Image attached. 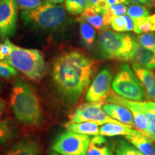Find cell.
<instances>
[{
	"mask_svg": "<svg viewBox=\"0 0 155 155\" xmlns=\"http://www.w3.org/2000/svg\"><path fill=\"white\" fill-rule=\"evenodd\" d=\"M139 45L146 49L155 51V33H145L138 36Z\"/></svg>",
	"mask_w": 155,
	"mask_h": 155,
	"instance_id": "obj_27",
	"label": "cell"
},
{
	"mask_svg": "<svg viewBox=\"0 0 155 155\" xmlns=\"http://www.w3.org/2000/svg\"><path fill=\"white\" fill-rule=\"evenodd\" d=\"M100 134L104 137H116V136H137L141 134V132L125 124L115 123H107L101 126Z\"/></svg>",
	"mask_w": 155,
	"mask_h": 155,
	"instance_id": "obj_14",
	"label": "cell"
},
{
	"mask_svg": "<svg viewBox=\"0 0 155 155\" xmlns=\"http://www.w3.org/2000/svg\"><path fill=\"white\" fill-rule=\"evenodd\" d=\"M90 6V0H65V8L71 15H81Z\"/></svg>",
	"mask_w": 155,
	"mask_h": 155,
	"instance_id": "obj_23",
	"label": "cell"
},
{
	"mask_svg": "<svg viewBox=\"0 0 155 155\" xmlns=\"http://www.w3.org/2000/svg\"><path fill=\"white\" fill-rule=\"evenodd\" d=\"M127 15L131 19H138L141 17H147L150 16V12L146 7L143 5L134 4L128 7Z\"/></svg>",
	"mask_w": 155,
	"mask_h": 155,
	"instance_id": "obj_26",
	"label": "cell"
},
{
	"mask_svg": "<svg viewBox=\"0 0 155 155\" xmlns=\"http://www.w3.org/2000/svg\"><path fill=\"white\" fill-rule=\"evenodd\" d=\"M12 42L8 38H5V40L0 43V60L3 61L7 58L12 51Z\"/></svg>",
	"mask_w": 155,
	"mask_h": 155,
	"instance_id": "obj_31",
	"label": "cell"
},
{
	"mask_svg": "<svg viewBox=\"0 0 155 155\" xmlns=\"http://www.w3.org/2000/svg\"><path fill=\"white\" fill-rule=\"evenodd\" d=\"M112 74L110 69L104 68L98 72L86 93L87 102H98L106 101L111 93Z\"/></svg>",
	"mask_w": 155,
	"mask_h": 155,
	"instance_id": "obj_10",
	"label": "cell"
},
{
	"mask_svg": "<svg viewBox=\"0 0 155 155\" xmlns=\"http://www.w3.org/2000/svg\"><path fill=\"white\" fill-rule=\"evenodd\" d=\"M6 107H7V105H6L5 101L0 98V114H2L5 111Z\"/></svg>",
	"mask_w": 155,
	"mask_h": 155,
	"instance_id": "obj_36",
	"label": "cell"
},
{
	"mask_svg": "<svg viewBox=\"0 0 155 155\" xmlns=\"http://www.w3.org/2000/svg\"><path fill=\"white\" fill-rule=\"evenodd\" d=\"M0 89H1V86H0Z\"/></svg>",
	"mask_w": 155,
	"mask_h": 155,
	"instance_id": "obj_46",
	"label": "cell"
},
{
	"mask_svg": "<svg viewBox=\"0 0 155 155\" xmlns=\"http://www.w3.org/2000/svg\"><path fill=\"white\" fill-rule=\"evenodd\" d=\"M93 7H94L97 13L103 15L106 10H107L111 7V5H109L107 0H98V2Z\"/></svg>",
	"mask_w": 155,
	"mask_h": 155,
	"instance_id": "obj_33",
	"label": "cell"
},
{
	"mask_svg": "<svg viewBox=\"0 0 155 155\" xmlns=\"http://www.w3.org/2000/svg\"><path fill=\"white\" fill-rule=\"evenodd\" d=\"M105 101L98 102H88L78 106L70 116L71 122L91 121L102 126L107 123H115L124 124L121 122L112 119L103 109Z\"/></svg>",
	"mask_w": 155,
	"mask_h": 155,
	"instance_id": "obj_8",
	"label": "cell"
},
{
	"mask_svg": "<svg viewBox=\"0 0 155 155\" xmlns=\"http://www.w3.org/2000/svg\"><path fill=\"white\" fill-rule=\"evenodd\" d=\"M18 71L9 64L0 60V77L3 78L10 79L16 76Z\"/></svg>",
	"mask_w": 155,
	"mask_h": 155,
	"instance_id": "obj_28",
	"label": "cell"
},
{
	"mask_svg": "<svg viewBox=\"0 0 155 155\" xmlns=\"http://www.w3.org/2000/svg\"><path fill=\"white\" fill-rule=\"evenodd\" d=\"M111 8L113 9L114 13L116 16H122L124 15L127 12V6L124 4H117V5L111 6Z\"/></svg>",
	"mask_w": 155,
	"mask_h": 155,
	"instance_id": "obj_34",
	"label": "cell"
},
{
	"mask_svg": "<svg viewBox=\"0 0 155 155\" xmlns=\"http://www.w3.org/2000/svg\"><path fill=\"white\" fill-rule=\"evenodd\" d=\"M10 106L16 119L23 124L38 126L42 122V108L34 89L23 79H15Z\"/></svg>",
	"mask_w": 155,
	"mask_h": 155,
	"instance_id": "obj_2",
	"label": "cell"
},
{
	"mask_svg": "<svg viewBox=\"0 0 155 155\" xmlns=\"http://www.w3.org/2000/svg\"><path fill=\"white\" fill-rule=\"evenodd\" d=\"M132 68L144 87L147 98L151 100V101L155 102V75L154 73L150 69L141 67L135 63L132 64Z\"/></svg>",
	"mask_w": 155,
	"mask_h": 155,
	"instance_id": "obj_13",
	"label": "cell"
},
{
	"mask_svg": "<svg viewBox=\"0 0 155 155\" xmlns=\"http://www.w3.org/2000/svg\"><path fill=\"white\" fill-rule=\"evenodd\" d=\"M48 155H62L61 154H58V153L55 152H50Z\"/></svg>",
	"mask_w": 155,
	"mask_h": 155,
	"instance_id": "obj_42",
	"label": "cell"
},
{
	"mask_svg": "<svg viewBox=\"0 0 155 155\" xmlns=\"http://www.w3.org/2000/svg\"><path fill=\"white\" fill-rule=\"evenodd\" d=\"M134 63L147 69L155 68V51L146 49L138 45L135 55L134 56Z\"/></svg>",
	"mask_w": 155,
	"mask_h": 155,
	"instance_id": "obj_18",
	"label": "cell"
},
{
	"mask_svg": "<svg viewBox=\"0 0 155 155\" xmlns=\"http://www.w3.org/2000/svg\"><path fill=\"white\" fill-rule=\"evenodd\" d=\"M44 2L53 4V5H61L64 2H65V0H44Z\"/></svg>",
	"mask_w": 155,
	"mask_h": 155,
	"instance_id": "obj_37",
	"label": "cell"
},
{
	"mask_svg": "<svg viewBox=\"0 0 155 155\" xmlns=\"http://www.w3.org/2000/svg\"><path fill=\"white\" fill-rule=\"evenodd\" d=\"M116 17V15L114 13V12L111 7L108 8L107 10H106L105 12L103 15V23L104 26L106 29L108 28L109 25H111L113 19Z\"/></svg>",
	"mask_w": 155,
	"mask_h": 155,
	"instance_id": "obj_32",
	"label": "cell"
},
{
	"mask_svg": "<svg viewBox=\"0 0 155 155\" xmlns=\"http://www.w3.org/2000/svg\"><path fill=\"white\" fill-rule=\"evenodd\" d=\"M134 25V31L137 34L149 33L155 31V14L147 17L132 19Z\"/></svg>",
	"mask_w": 155,
	"mask_h": 155,
	"instance_id": "obj_22",
	"label": "cell"
},
{
	"mask_svg": "<svg viewBox=\"0 0 155 155\" xmlns=\"http://www.w3.org/2000/svg\"><path fill=\"white\" fill-rule=\"evenodd\" d=\"M151 104H152V106H153L155 108V102H153V101H151Z\"/></svg>",
	"mask_w": 155,
	"mask_h": 155,
	"instance_id": "obj_43",
	"label": "cell"
},
{
	"mask_svg": "<svg viewBox=\"0 0 155 155\" xmlns=\"http://www.w3.org/2000/svg\"><path fill=\"white\" fill-rule=\"evenodd\" d=\"M115 152L116 155H144L130 142L122 139L116 141Z\"/></svg>",
	"mask_w": 155,
	"mask_h": 155,
	"instance_id": "obj_24",
	"label": "cell"
},
{
	"mask_svg": "<svg viewBox=\"0 0 155 155\" xmlns=\"http://www.w3.org/2000/svg\"><path fill=\"white\" fill-rule=\"evenodd\" d=\"M153 6H154V7L155 8V0H154V5H153Z\"/></svg>",
	"mask_w": 155,
	"mask_h": 155,
	"instance_id": "obj_44",
	"label": "cell"
},
{
	"mask_svg": "<svg viewBox=\"0 0 155 155\" xmlns=\"http://www.w3.org/2000/svg\"><path fill=\"white\" fill-rule=\"evenodd\" d=\"M99 127L100 125L98 124L91 121L78 122V123L71 121L65 125V129L67 130L88 136H96L100 134Z\"/></svg>",
	"mask_w": 155,
	"mask_h": 155,
	"instance_id": "obj_17",
	"label": "cell"
},
{
	"mask_svg": "<svg viewBox=\"0 0 155 155\" xmlns=\"http://www.w3.org/2000/svg\"><path fill=\"white\" fill-rule=\"evenodd\" d=\"M21 18L26 26L42 31L61 30L71 23L65 7L43 2L30 10H22Z\"/></svg>",
	"mask_w": 155,
	"mask_h": 155,
	"instance_id": "obj_4",
	"label": "cell"
},
{
	"mask_svg": "<svg viewBox=\"0 0 155 155\" xmlns=\"http://www.w3.org/2000/svg\"><path fill=\"white\" fill-rule=\"evenodd\" d=\"M106 101L109 103L121 104L129 108L133 115L135 128H137V130L152 140L148 130V123H147V119L141 110L140 101H134L125 99V98L111 92L106 97Z\"/></svg>",
	"mask_w": 155,
	"mask_h": 155,
	"instance_id": "obj_11",
	"label": "cell"
},
{
	"mask_svg": "<svg viewBox=\"0 0 155 155\" xmlns=\"http://www.w3.org/2000/svg\"><path fill=\"white\" fill-rule=\"evenodd\" d=\"M91 141L90 136L67 130L56 137L52 150L62 155H87Z\"/></svg>",
	"mask_w": 155,
	"mask_h": 155,
	"instance_id": "obj_7",
	"label": "cell"
},
{
	"mask_svg": "<svg viewBox=\"0 0 155 155\" xmlns=\"http://www.w3.org/2000/svg\"><path fill=\"white\" fill-rule=\"evenodd\" d=\"M129 3L131 2L133 4H145V5H147V3H148L149 0H129Z\"/></svg>",
	"mask_w": 155,
	"mask_h": 155,
	"instance_id": "obj_38",
	"label": "cell"
},
{
	"mask_svg": "<svg viewBox=\"0 0 155 155\" xmlns=\"http://www.w3.org/2000/svg\"><path fill=\"white\" fill-rule=\"evenodd\" d=\"M111 86L116 95L125 99L142 101L147 98L144 87L128 64H122L120 66Z\"/></svg>",
	"mask_w": 155,
	"mask_h": 155,
	"instance_id": "obj_6",
	"label": "cell"
},
{
	"mask_svg": "<svg viewBox=\"0 0 155 155\" xmlns=\"http://www.w3.org/2000/svg\"><path fill=\"white\" fill-rule=\"evenodd\" d=\"M108 2V3H109V5L111 6L113 5H117V2H116V0H107Z\"/></svg>",
	"mask_w": 155,
	"mask_h": 155,
	"instance_id": "obj_40",
	"label": "cell"
},
{
	"mask_svg": "<svg viewBox=\"0 0 155 155\" xmlns=\"http://www.w3.org/2000/svg\"><path fill=\"white\" fill-rule=\"evenodd\" d=\"M124 19L126 21V25H127V32H131V31H134V22L132 19L128 15H122Z\"/></svg>",
	"mask_w": 155,
	"mask_h": 155,
	"instance_id": "obj_35",
	"label": "cell"
},
{
	"mask_svg": "<svg viewBox=\"0 0 155 155\" xmlns=\"http://www.w3.org/2000/svg\"><path fill=\"white\" fill-rule=\"evenodd\" d=\"M18 6L17 0H2L0 2V38L15 34L17 28Z\"/></svg>",
	"mask_w": 155,
	"mask_h": 155,
	"instance_id": "obj_9",
	"label": "cell"
},
{
	"mask_svg": "<svg viewBox=\"0 0 155 155\" xmlns=\"http://www.w3.org/2000/svg\"><path fill=\"white\" fill-rule=\"evenodd\" d=\"M16 129L10 121L0 118V145H7L15 138Z\"/></svg>",
	"mask_w": 155,
	"mask_h": 155,
	"instance_id": "obj_21",
	"label": "cell"
},
{
	"mask_svg": "<svg viewBox=\"0 0 155 155\" xmlns=\"http://www.w3.org/2000/svg\"><path fill=\"white\" fill-rule=\"evenodd\" d=\"M18 8L22 10L35 9L42 4L41 0H17Z\"/></svg>",
	"mask_w": 155,
	"mask_h": 155,
	"instance_id": "obj_29",
	"label": "cell"
},
{
	"mask_svg": "<svg viewBox=\"0 0 155 155\" xmlns=\"http://www.w3.org/2000/svg\"><path fill=\"white\" fill-rule=\"evenodd\" d=\"M103 109L112 119L133 129L135 128L132 114L126 106L116 103L107 102L104 104Z\"/></svg>",
	"mask_w": 155,
	"mask_h": 155,
	"instance_id": "obj_12",
	"label": "cell"
},
{
	"mask_svg": "<svg viewBox=\"0 0 155 155\" xmlns=\"http://www.w3.org/2000/svg\"><path fill=\"white\" fill-rule=\"evenodd\" d=\"M94 62L79 50L60 55L52 66V78L55 88L69 104L78 101L91 81Z\"/></svg>",
	"mask_w": 155,
	"mask_h": 155,
	"instance_id": "obj_1",
	"label": "cell"
},
{
	"mask_svg": "<svg viewBox=\"0 0 155 155\" xmlns=\"http://www.w3.org/2000/svg\"><path fill=\"white\" fill-rule=\"evenodd\" d=\"M78 22H86L94 27L98 30H105L104 23H103V17L101 15L98 14L95 10L94 7H88L81 16L77 18Z\"/></svg>",
	"mask_w": 155,
	"mask_h": 155,
	"instance_id": "obj_20",
	"label": "cell"
},
{
	"mask_svg": "<svg viewBox=\"0 0 155 155\" xmlns=\"http://www.w3.org/2000/svg\"><path fill=\"white\" fill-rule=\"evenodd\" d=\"M98 2V0H90V6H89V7H93V6L96 5Z\"/></svg>",
	"mask_w": 155,
	"mask_h": 155,
	"instance_id": "obj_41",
	"label": "cell"
},
{
	"mask_svg": "<svg viewBox=\"0 0 155 155\" xmlns=\"http://www.w3.org/2000/svg\"><path fill=\"white\" fill-rule=\"evenodd\" d=\"M1 1H2V0H0V2H1Z\"/></svg>",
	"mask_w": 155,
	"mask_h": 155,
	"instance_id": "obj_45",
	"label": "cell"
},
{
	"mask_svg": "<svg viewBox=\"0 0 155 155\" xmlns=\"http://www.w3.org/2000/svg\"><path fill=\"white\" fill-rule=\"evenodd\" d=\"M32 81L41 80L46 73V63L40 50L23 48L12 43V51L3 60Z\"/></svg>",
	"mask_w": 155,
	"mask_h": 155,
	"instance_id": "obj_5",
	"label": "cell"
},
{
	"mask_svg": "<svg viewBox=\"0 0 155 155\" xmlns=\"http://www.w3.org/2000/svg\"><path fill=\"white\" fill-rule=\"evenodd\" d=\"M40 147L38 141L25 139L13 145L6 155H40Z\"/></svg>",
	"mask_w": 155,
	"mask_h": 155,
	"instance_id": "obj_15",
	"label": "cell"
},
{
	"mask_svg": "<svg viewBox=\"0 0 155 155\" xmlns=\"http://www.w3.org/2000/svg\"><path fill=\"white\" fill-rule=\"evenodd\" d=\"M116 2H117V4H127V5L129 4V0H116Z\"/></svg>",
	"mask_w": 155,
	"mask_h": 155,
	"instance_id": "obj_39",
	"label": "cell"
},
{
	"mask_svg": "<svg viewBox=\"0 0 155 155\" xmlns=\"http://www.w3.org/2000/svg\"><path fill=\"white\" fill-rule=\"evenodd\" d=\"M111 28L114 30L118 32H127L126 21L122 16H116L111 22Z\"/></svg>",
	"mask_w": 155,
	"mask_h": 155,
	"instance_id": "obj_30",
	"label": "cell"
},
{
	"mask_svg": "<svg viewBox=\"0 0 155 155\" xmlns=\"http://www.w3.org/2000/svg\"><path fill=\"white\" fill-rule=\"evenodd\" d=\"M87 155H114V153L106 142L96 143L91 141L89 144Z\"/></svg>",
	"mask_w": 155,
	"mask_h": 155,
	"instance_id": "obj_25",
	"label": "cell"
},
{
	"mask_svg": "<svg viewBox=\"0 0 155 155\" xmlns=\"http://www.w3.org/2000/svg\"><path fill=\"white\" fill-rule=\"evenodd\" d=\"M96 45L100 58L129 61L134 58L139 43L131 35L106 30L101 32Z\"/></svg>",
	"mask_w": 155,
	"mask_h": 155,
	"instance_id": "obj_3",
	"label": "cell"
},
{
	"mask_svg": "<svg viewBox=\"0 0 155 155\" xmlns=\"http://www.w3.org/2000/svg\"><path fill=\"white\" fill-rule=\"evenodd\" d=\"M81 42L88 51H92L96 45V32L95 28L86 22H80Z\"/></svg>",
	"mask_w": 155,
	"mask_h": 155,
	"instance_id": "obj_19",
	"label": "cell"
},
{
	"mask_svg": "<svg viewBox=\"0 0 155 155\" xmlns=\"http://www.w3.org/2000/svg\"><path fill=\"white\" fill-rule=\"evenodd\" d=\"M125 138L144 155H155V142L143 134L137 136H127Z\"/></svg>",
	"mask_w": 155,
	"mask_h": 155,
	"instance_id": "obj_16",
	"label": "cell"
}]
</instances>
